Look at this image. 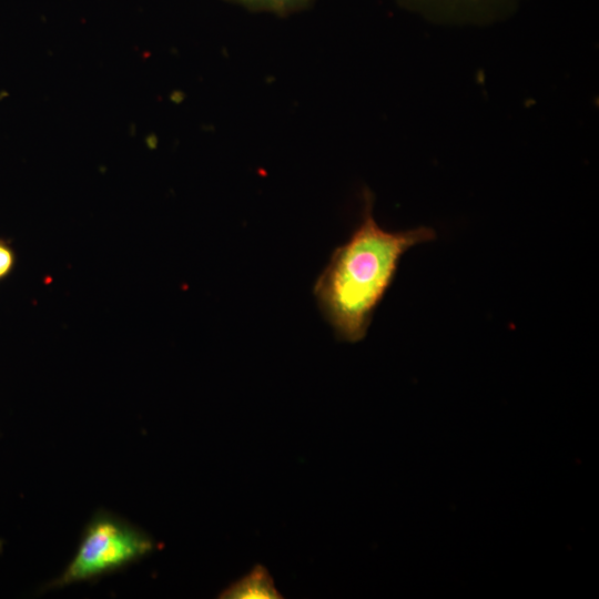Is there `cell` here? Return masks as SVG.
Returning <instances> with one entry per match:
<instances>
[{
	"label": "cell",
	"instance_id": "1",
	"mask_svg": "<svg viewBox=\"0 0 599 599\" xmlns=\"http://www.w3.org/2000/svg\"><path fill=\"white\" fill-rule=\"evenodd\" d=\"M361 221L345 243L336 246L315 280L313 295L323 318L341 342L365 338L374 313L396 277L404 254L434 241L433 227L388 231L377 224L369 190L363 192Z\"/></svg>",
	"mask_w": 599,
	"mask_h": 599
},
{
	"label": "cell",
	"instance_id": "2",
	"mask_svg": "<svg viewBox=\"0 0 599 599\" xmlns=\"http://www.w3.org/2000/svg\"><path fill=\"white\" fill-rule=\"evenodd\" d=\"M154 549L150 536L122 519L101 514L87 526L75 556L53 583L89 580L119 570Z\"/></svg>",
	"mask_w": 599,
	"mask_h": 599
},
{
	"label": "cell",
	"instance_id": "3",
	"mask_svg": "<svg viewBox=\"0 0 599 599\" xmlns=\"http://www.w3.org/2000/svg\"><path fill=\"white\" fill-rule=\"evenodd\" d=\"M406 10L448 26H485L512 16L526 0H396Z\"/></svg>",
	"mask_w": 599,
	"mask_h": 599
},
{
	"label": "cell",
	"instance_id": "4",
	"mask_svg": "<svg viewBox=\"0 0 599 599\" xmlns=\"http://www.w3.org/2000/svg\"><path fill=\"white\" fill-rule=\"evenodd\" d=\"M222 599H281L273 577L263 565H255L250 572L227 586L219 596Z\"/></svg>",
	"mask_w": 599,
	"mask_h": 599
},
{
	"label": "cell",
	"instance_id": "5",
	"mask_svg": "<svg viewBox=\"0 0 599 599\" xmlns=\"http://www.w3.org/2000/svg\"><path fill=\"white\" fill-rule=\"evenodd\" d=\"M274 14L285 17L308 8L315 0H274Z\"/></svg>",
	"mask_w": 599,
	"mask_h": 599
},
{
	"label": "cell",
	"instance_id": "6",
	"mask_svg": "<svg viewBox=\"0 0 599 599\" xmlns=\"http://www.w3.org/2000/svg\"><path fill=\"white\" fill-rule=\"evenodd\" d=\"M253 12H275L274 0H225Z\"/></svg>",
	"mask_w": 599,
	"mask_h": 599
},
{
	"label": "cell",
	"instance_id": "7",
	"mask_svg": "<svg viewBox=\"0 0 599 599\" xmlns=\"http://www.w3.org/2000/svg\"><path fill=\"white\" fill-rule=\"evenodd\" d=\"M14 265V253L12 248L0 241V280L6 277Z\"/></svg>",
	"mask_w": 599,
	"mask_h": 599
}]
</instances>
